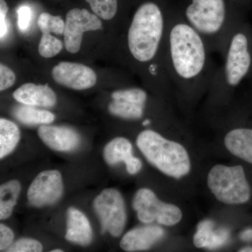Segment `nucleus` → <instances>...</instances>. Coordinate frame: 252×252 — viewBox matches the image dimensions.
I'll list each match as a JSON object with an SVG mask.
<instances>
[{"label":"nucleus","mask_w":252,"mask_h":252,"mask_svg":"<svg viewBox=\"0 0 252 252\" xmlns=\"http://www.w3.org/2000/svg\"><path fill=\"white\" fill-rule=\"evenodd\" d=\"M103 157L109 165L124 162L130 175H135L142 169V164L140 159L132 155V144L124 137H117L109 142L104 147Z\"/></svg>","instance_id":"14"},{"label":"nucleus","mask_w":252,"mask_h":252,"mask_svg":"<svg viewBox=\"0 0 252 252\" xmlns=\"http://www.w3.org/2000/svg\"><path fill=\"white\" fill-rule=\"evenodd\" d=\"M224 143L233 155L252 164V128L232 129L225 135Z\"/></svg>","instance_id":"19"},{"label":"nucleus","mask_w":252,"mask_h":252,"mask_svg":"<svg viewBox=\"0 0 252 252\" xmlns=\"http://www.w3.org/2000/svg\"><path fill=\"white\" fill-rule=\"evenodd\" d=\"M63 250H59V249H56V250H54L51 251V252H62Z\"/></svg>","instance_id":"33"},{"label":"nucleus","mask_w":252,"mask_h":252,"mask_svg":"<svg viewBox=\"0 0 252 252\" xmlns=\"http://www.w3.org/2000/svg\"><path fill=\"white\" fill-rule=\"evenodd\" d=\"M20 140L21 132L17 125L7 119H0V158L12 153Z\"/></svg>","instance_id":"21"},{"label":"nucleus","mask_w":252,"mask_h":252,"mask_svg":"<svg viewBox=\"0 0 252 252\" xmlns=\"http://www.w3.org/2000/svg\"><path fill=\"white\" fill-rule=\"evenodd\" d=\"M240 238L244 242H252V228L243 230L240 233Z\"/></svg>","instance_id":"31"},{"label":"nucleus","mask_w":252,"mask_h":252,"mask_svg":"<svg viewBox=\"0 0 252 252\" xmlns=\"http://www.w3.org/2000/svg\"><path fill=\"white\" fill-rule=\"evenodd\" d=\"M102 28V21L97 15L84 9L70 10L66 16L63 34L66 50L70 54H77L81 49L84 33Z\"/></svg>","instance_id":"9"},{"label":"nucleus","mask_w":252,"mask_h":252,"mask_svg":"<svg viewBox=\"0 0 252 252\" xmlns=\"http://www.w3.org/2000/svg\"><path fill=\"white\" fill-rule=\"evenodd\" d=\"M16 75L10 68L4 64H0V91L6 90L14 85Z\"/></svg>","instance_id":"27"},{"label":"nucleus","mask_w":252,"mask_h":252,"mask_svg":"<svg viewBox=\"0 0 252 252\" xmlns=\"http://www.w3.org/2000/svg\"><path fill=\"white\" fill-rule=\"evenodd\" d=\"M91 9L99 18L108 21L116 16L118 10L117 0H86Z\"/></svg>","instance_id":"24"},{"label":"nucleus","mask_w":252,"mask_h":252,"mask_svg":"<svg viewBox=\"0 0 252 252\" xmlns=\"http://www.w3.org/2000/svg\"><path fill=\"white\" fill-rule=\"evenodd\" d=\"M230 233L226 228L215 229L213 220H204L198 223L193 237V243L198 248L215 250L228 243Z\"/></svg>","instance_id":"18"},{"label":"nucleus","mask_w":252,"mask_h":252,"mask_svg":"<svg viewBox=\"0 0 252 252\" xmlns=\"http://www.w3.org/2000/svg\"><path fill=\"white\" fill-rule=\"evenodd\" d=\"M37 25L42 34L54 33L58 35L64 34V22L60 16L42 13L38 18Z\"/></svg>","instance_id":"23"},{"label":"nucleus","mask_w":252,"mask_h":252,"mask_svg":"<svg viewBox=\"0 0 252 252\" xmlns=\"http://www.w3.org/2000/svg\"><path fill=\"white\" fill-rule=\"evenodd\" d=\"M94 208L100 220L102 233L108 232L114 238L122 234L126 224L125 202L115 189H106L94 198Z\"/></svg>","instance_id":"8"},{"label":"nucleus","mask_w":252,"mask_h":252,"mask_svg":"<svg viewBox=\"0 0 252 252\" xmlns=\"http://www.w3.org/2000/svg\"><path fill=\"white\" fill-rule=\"evenodd\" d=\"M17 14L18 28L20 31L26 32L31 25L32 16V9L27 5H22L18 8Z\"/></svg>","instance_id":"28"},{"label":"nucleus","mask_w":252,"mask_h":252,"mask_svg":"<svg viewBox=\"0 0 252 252\" xmlns=\"http://www.w3.org/2000/svg\"><path fill=\"white\" fill-rule=\"evenodd\" d=\"M43 251L41 243L34 239L22 238L13 243L6 252H40Z\"/></svg>","instance_id":"26"},{"label":"nucleus","mask_w":252,"mask_h":252,"mask_svg":"<svg viewBox=\"0 0 252 252\" xmlns=\"http://www.w3.org/2000/svg\"><path fill=\"white\" fill-rule=\"evenodd\" d=\"M181 14L203 38L212 53L223 56L230 34L239 23L227 0H190Z\"/></svg>","instance_id":"3"},{"label":"nucleus","mask_w":252,"mask_h":252,"mask_svg":"<svg viewBox=\"0 0 252 252\" xmlns=\"http://www.w3.org/2000/svg\"><path fill=\"white\" fill-rule=\"evenodd\" d=\"M38 135L47 147L58 152H70L80 143L79 134L64 126L41 125Z\"/></svg>","instance_id":"13"},{"label":"nucleus","mask_w":252,"mask_h":252,"mask_svg":"<svg viewBox=\"0 0 252 252\" xmlns=\"http://www.w3.org/2000/svg\"><path fill=\"white\" fill-rule=\"evenodd\" d=\"M64 186L61 172L56 170L40 172L32 182L28 190L30 205L42 207L57 203L63 195Z\"/></svg>","instance_id":"10"},{"label":"nucleus","mask_w":252,"mask_h":252,"mask_svg":"<svg viewBox=\"0 0 252 252\" xmlns=\"http://www.w3.org/2000/svg\"><path fill=\"white\" fill-rule=\"evenodd\" d=\"M51 74L57 84L74 90L91 89L97 82L94 71L80 63H60L53 68Z\"/></svg>","instance_id":"12"},{"label":"nucleus","mask_w":252,"mask_h":252,"mask_svg":"<svg viewBox=\"0 0 252 252\" xmlns=\"http://www.w3.org/2000/svg\"><path fill=\"white\" fill-rule=\"evenodd\" d=\"M14 232L4 224H0V251L7 250L14 241Z\"/></svg>","instance_id":"29"},{"label":"nucleus","mask_w":252,"mask_h":252,"mask_svg":"<svg viewBox=\"0 0 252 252\" xmlns=\"http://www.w3.org/2000/svg\"><path fill=\"white\" fill-rule=\"evenodd\" d=\"M113 100L108 110L112 115L126 119L139 120L143 117L148 94L140 88H128L112 93Z\"/></svg>","instance_id":"11"},{"label":"nucleus","mask_w":252,"mask_h":252,"mask_svg":"<svg viewBox=\"0 0 252 252\" xmlns=\"http://www.w3.org/2000/svg\"><path fill=\"white\" fill-rule=\"evenodd\" d=\"M9 11V7L5 0H0V37L1 40L8 33V25L6 15Z\"/></svg>","instance_id":"30"},{"label":"nucleus","mask_w":252,"mask_h":252,"mask_svg":"<svg viewBox=\"0 0 252 252\" xmlns=\"http://www.w3.org/2000/svg\"><path fill=\"white\" fill-rule=\"evenodd\" d=\"M223 63L217 67L209 91L212 97L225 98L236 89L251 70L252 55L250 36L238 23L225 47Z\"/></svg>","instance_id":"4"},{"label":"nucleus","mask_w":252,"mask_h":252,"mask_svg":"<svg viewBox=\"0 0 252 252\" xmlns=\"http://www.w3.org/2000/svg\"><path fill=\"white\" fill-rule=\"evenodd\" d=\"M132 207L137 212V218L146 224L157 221L167 226L178 223L182 218V212L178 207L159 200L151 189L142 188L136 193Z\"/></svg>","instance_id":"7"},{"label":"nucleus","mask_w":252,"mask_h":252,"mask_svg":"<svg viewBox=\"0 0 252 252\" xmlns=\"http://www.w3.org/2000/svg\"><path fill=\"white\" fill-rule=\"evenodd\" d=\"M165 230L158 225L139 227L126 233L121 240V248L126 252H140L149 250L161 240Z\"/></svg>","instance_id":"15"},{"label":"nucleus","mask_w":252,"mask_h":252,"mask_svg":"<svg viewBox=\"0 0 252 252\" xmlns=\"http://www.w3.org/2000/svg\"><path fill=\"white\" fill-rule=\"evenodd\" d=\"M14 116L20 122L27 126L48 125L55 120L53 113L26 104L16 107Z\"/></svg>","instance_id":"20"},{"label":"nucleus","mask_w":252,"mask_h":252,"mask_svg":"<svg viewBox=\"0 0 252 252\" xmlns=\"http://www.w3.org/2000/svg\"><path fill=\"white\" fill-rule=\"evenodd\" d=\"M21 183L17 180H11L0 187V219L6 220L11 217L17 203L21 192Z\"/></svg>","instance_id":"22"},{"label":"nucleus","mask_w":252,"mask_h":252,"mask_svg":"<svg viewBox=\"0 0 252 252\" xmlns=\"http://www.w3.org/2000/svg\"><path fill=\"white\" fill-rule=\"evenodd\" d=\"M65 239L81 246H88L93 240L90 221L83 212L74 207L67 210Z\"/></svg>","instance_id":"17"},{"label":"nucleus","mask_w":252,"mask_h":252,"mask_svg":"<svg viewBox=\"0 0 252 252\" xmlns=\"http://www.w3.org/2000/svg\"><path fill=\"white\" fill-rule=\"evenodd\" d=\"M62 41L51 35V33H43L38 51L41 57L51 59L57 56L63 49Z\"/></svg>","instance_id":"25"},{"label":"nucleus","mask_w":252,"mask_h":252,"mask_svg":"<svg viewBox=\"0 0 252 252\" xmlns=\"http://www.w3.org/2000/svg\"><path fill=\"white\" fill-rule=\"evenodd\" d=\"M212 54L181 13L169 14L163 61L172 88L187 96L209 90L217 69Z\"/></svg>","instance_id":"1"},{"label":"nucleus","mask_w":252,"mask_h":252,"mask_svg":"<svg viewBox=\"0 0 252 252\" xmlns=\"http://www.w3.org/2000/svg\"><path fill=\"white\" fill-rule=\"evenodd\" d=\"M207 185L217 200L228 205L247 203L251 196L250 187L241 165H215L209 172Z\"/></svg>","instance_id":"6"},{"label":"nucleus","mask_w":252,"mask_h":252,"mask_svg":"<svg viewBox=\"0 0 252 252\" xmlns=\"http://www.w3.org/2000/svg\"><path fill=\"white\" fill-rule=\"evenodd\" d=\"M136 143L148 162L165 175L180 179L190 172V158L182 144L152 130L141 132Z\"/></svg>","instance_id":"5"},{"label":"nucleus","mask_w":252,"mask_h":252,"mask_svg":"<svg viewBox=\"0 0 252 252\" xmlns=\"http://www.w3.org/2000/svg\"><path fill=\"white\" fill-rule=\"evenodd\" d=\"M13 97L20 103L33 107H52L57 102V96L47 84H23L14 91Z\"/></svg>","instance_id":"16"},{"label":"nucleus","mask_w":252,"mask_h":252,"mask_svg":"<svg viewBox=\"0 0 252 252\" xmlns=\"http://www.w3.org/2000/svg\"><path fill=\"white\" fill-rule=\"evenodd\" d=\"M169 14L154 1H145L136 10L127 34V46L137 64L147 66V73L159 87H171L163 61V48Z\"/></svg>","instance_id":"2"},{"label":"nucleus","mask_w":252,"mask_h":252,"mask_svg":"<svg viewBox=\"0 0 252 252\" xmlns=\"http://www.w3.org/2000/svg\"><path fill=\"white\" fill-rule=\"evenodd\" d=\"M152 124V121L150 120V119H144L143 122H142V125L144 126H147L150 125V124Z\"/></svg>","instance_id":"32"}]
</instances>
